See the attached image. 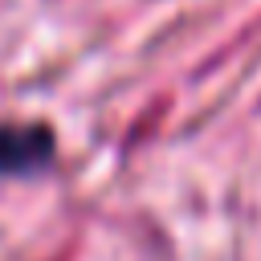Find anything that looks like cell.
Returning <instances> with one entry per match:
<instances>
[{
	"label": "cell",
	"instance_id": "6da1fadb",
	"mask_svg": "<svg viewBox=\"0 0 261 261\" xmlns=\"http://www.w3.org/2000/svg\"><path fill=\"white\" fill-rule=\"evenodd\" d=\"M57 135L45 122H4L0 126V175H33L49 167Z\"/></svg>",
	"mask_w": 261,
	"mask_h": 261
}]
</instances>
